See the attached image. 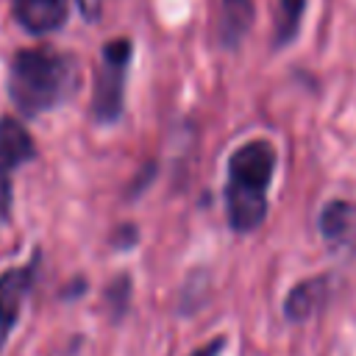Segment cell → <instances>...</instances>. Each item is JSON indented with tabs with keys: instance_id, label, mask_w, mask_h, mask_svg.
<instances>
[{
	"instance_id": "cell-1",
	"label": "cell",
	"mask_w": 356,
	"mask_h": 356,
	"mask_svg": "<svg viewBox=\"0 0 356 356\" xmlns=\"http://www.w3.org/2000/svg\"><path fill=\"white\" fill-rule=\"evenodd\" d=\"M78 83V61L56 47L19 50L8 67V95L25 117H36L61 106L75 95Z\"/></svg>"
},
{
	"instance_id": "cell-2",
	"label": "cell",
	"mask_w": 356,
	"mask_h": 356,
	"mask_svg": "<svg viewBox=\"0 0 356 356\" xmlns=\"http://www.w3.org/2000/svg\"><path fill=\"white\" fill-rule=\"evenodd\" d=\"M278 153L270 139H250L228 156L225 211L236 234L256 231L267 217V192L275 175Z\"/></svg>"
},
{
	"instance_id": "cell-3",
	"label": "cell",
	"mask_w": 356,
	"mask_h": 356,
	"mask_svg": "<svg viewBox=\"0 0 356 356\" xmlns=\"http://www.w3.org/2000/svg\"><path fill=\"white\" fill-rule=\"evenodd\" d=\"M131 53H134L131 39H111L103 44L97 75H95V92H92L95 122L111 125L120 120L125 106V75H128Z\"/></svg>"
},
{
	"instance_id": "cell-4",
	"label": "cell",
	"mask_w": 356,
	"mask_h": 356,
	"mask_svg": "<svg viewBox=\"0 0 356 356\" xmlns=\"http://www.w3.org/2000/svg\"><path fill=\"white\" fill-rule=\"evenodd\" d=\"M33 156H36V145L28 128L14 117H0V220L11 214V203H14L11 178L17 167L31 161Z\"/></svg>"
},
{
	"instance_id": "cell-5",
	"label": "cell",
	"mask_w": 356,
	"mask_h": 356,
	"mask_svg": "<svg viewBox=\"0 0 356 356\" xmlns=\"http://www.w3.org/2000/svg\"><path fill=\"white\" fill-rule=\"evenodd\" d=\"M36 264H39V256L33 253V259L22 267H11L0 275V353L6 348V339L8 334L14 331L17 325V317L22 312V300L25 295L31 292L33 286V278H36Z\"/></svg>"
},
{
	"instance_id": "cell-6",
	"label": "cell",
	"mask_w": 356,
	"mask_h": 356,
	"mask_svg": "<svg viewBox=\"0 0 356 356\" xmlns=\"http://www.w3.org/2000/svg\"><path fill=\"white\" fill-rule=\"evenodd\" d=\"M17 22L28 33H53L70 17V0H11Z\"/></svg>"
},
{
	"instance_id": "cell-7",
	"label": "cell",
	"mask_w": 356,
	"mask_h": 356,
	"mask_svg": "<svg viewBox=\"0 0 356 356\" xmlns=\"http://www.w3.org/2000/svg\"><path fill=\"white\" fill-rule=\"evenodd\" d=\"M331 298V281L328 275H314V278H306L300 284H295L289 292H286V300H284V317L289 323H303L309 320L312 314H317Z\"/></svg>"
},
{
	"instance_id": "cell-8",
	"label": "cell",
	"mask_w": 356,
	"mask_h": 356,
	"mask_svg": "<svg viewBox=\"0 0 356 356\" xmlns=\"http://www.w3.org/2000/svg\"><path fill=\"white\" fill-rule=\"evenodd\" d=\"M320 234L331 250H345L356 245V203L331 200L320 211Z\"/></svg>"
},
{
	"instance_id": "cell-9",
	"label": "cell",
	"mask_w": 356,
	"mask_h": 356,
	"mask_svg": "<svg viewBox=\"0 0 356 356\" xmlns=\"http://www.w3.org/2000/svg\"><path fill=\"white\" fill-rule=\"evenodd\" d=\"M253 17H256L253 0H220V22H217L220 44L236 50L253 25Z\"/></svg>"
},
{
	"instance_id": "cell-10",
	"label": "cell",
	"mask_w": 356,
	"mask_h": 356,
	"mask_svg": "<svg viewBox=\"0 0 356 356\" xmlns=\"http://www.w3.org/2000/svg\"><path fill=\"white\" fill-rule=\"evenodd\" d=\"M128 295H131V281H128V275H117V281H114V284L108 286V292H106L108 303L114 306V317H120V314L125 312Z\"/></svg>"
},
{
	"instance_id": "cell-11",
	"label": "cell",
	"mask_w": 356,
	"mask_h": 356,
	"mask_svg": "<svg viewBox=\"0 0 356 356\" xmlns=\"http://www.w3.org/2000/svg\"><path fill=\"white\" fill-rule=\"evenodd\" d=\"M136 225H120L114 234H111V242H114V248H131V245H136Z\"/></svg>"
},
{
	"instance_id": "cell-12",
	"label": "cell",
	"mask_w": 356,
	"mask_h": 356,
	"mask_svg": "<svg viewBox=\"0 0 356 356\" xmlns=\"http://www.w3.org/2000/svg\"><path fill=\"white\" fill-rule=\"evenodd\" d=\"M103 3H106V0H78V8H81V14H83V19L95 22V19H100V14H103Z\"/></svg>"
},
{
	"instance_id": "cell-13",
	"label": "cell",
	"mask_w": 356,
	"mask_h": 356,
	"mask_svg": "<svg viewBox=\"0 0 356 356\" xmlns=\"http://www.w3.org/2000/svg\"><path fill=\"white\" fill-rule=\"evenodd\" d=\"M225 350V337H214L211 342H206V345H200L197 350H192L189 356H220Z\"/></svg>"
}]
</instances>
